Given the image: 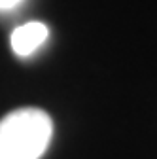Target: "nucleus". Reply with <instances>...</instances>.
Returning <instances> with one entry per match:
<instances>
[{
  "label": "nucleus",
  "instance_id": "3",
  "mask_svg": "<svg viewBox=\"0 0 157 159\" xmlns=\"http://www.w3.org/2000/svg\"><path fill=\"white\" fill-rule=\"evenodd\" d=\"M21 0H0V10H10V8H15Z\"/></svg>",
  "mask_w": 157,
  "mask_h": 159
},
{
  "label": "nucleus",
  "instance_id": "1",
  "mask_svg": "<svg viewBox=\"0 0 157 159\" xmlns=\"http://www.w3.org/2000/svg\"><path fill=\"white\" fill-rule=\"evenodd\" d=\"M53 134L49 114L21 108L0 119V159H40Z\"/></svg>",
  "mask_w": 157,
  "mask_h": 159
},
{
  "label": "nucleus",
  "instance_id": "2",
  "mask_svg": "<svg viewBox=\"0 0 157 159\" xmlns=\"http://www.w3.org/2000/svg\"><path fill=\"white\" fill-rule=\"evenodd\" d=\"M47 34H49V30L44 23L30 21L25 25H19L11 32L10 46L17 57H29L47 40Z\"/></svg>",
  "mask_w": 157,
  "mask_h": 159
}]
</instances>
